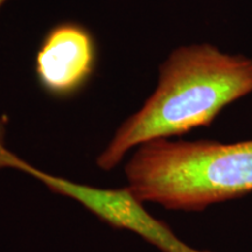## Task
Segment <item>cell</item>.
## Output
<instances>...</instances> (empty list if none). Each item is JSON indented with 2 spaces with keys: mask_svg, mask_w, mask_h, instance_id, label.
Here are the masks:
<instances>
[{
  "mask_svg": "<svg viewBox=\"0 0 252 252\" xmlns=\"http://www.w3.org/2000/svg\"><path fill=\"white\" fill-rule=\"evenodd\" d=\"M4 169H14V171L26 173L30 175L34 169V166L25 161L6 146L5 127L0 121V171H4Z\"/></svg>",
  "mask_w": 252,
  "mask_h": 252,
  "instance_id": "5",
  "label": "cell"
},
{
  "mask_svg": "<svg viewBox=\"0 0 252 252\" xmlns=\"http://www.w3.org/2000/svg\"><path fill=\"white\" fill-rule=\"evenodd\" d=\"M7 1H8V0H0V9H1L2 6H4Z\"/></svg>",
  "mask_w": 252,
  "mask_h": 252,
  "instance_id": "7",
  "label": "cell"
},
{
  "mask_svg": "<svg viewBox=\"0 0 252 252\" xmlns=\"http://www.w3.org/2000/svg\"><path fill=\"white\" fill-rule=\"evenodd\" d=\"M184 252H212V251H207V250H198V249H195V248H191L189 247L187 244V247H186L185 251Z\"/></svg>",
  "mask_w": 252,
  "mask_h": 252,
  "instance_id": "6",
  "label": "cell"
},
{
  "mask_svg": "<svg viewBox=\"0 0 252 252\" xmlns=\"http://www.w3.org/2000/svg\"><path fill=\"white\" fill-rule=\"evenodd\" d=\"M125 175L140 202L203 212L252 193V139L152 140L135 149Z\"/></svg>",
  "mask_w": 252,
  "mask_h": 252,
  "instance_id": "2",
  "label": "cell"
},
{
  "mask_svg": "<svg viewBox=\"0 0 252 252\" xmlns=\"http://www.w3.org/2000/svg\"><path fill=\"white\" fill-rule=\"evenodd\" d=\"M31 176L53 193L80 203L105 224L133 232L161 252H184L187 247L165 222L145 209L144 203L127 186L119 189L94 187L49 174L36 167Z\"/></svg>",
  "mask_w": 252,
  "mask_h": 252,
  "instance_id": "3",
  "label": "cell"
},
{
  "mask_svg": "<svg viewBox=\"0 0 252 252\" xmlns=\"http://www.w3.org/2000/svg\"><path fill=\"white\" fill-rule=\"evenodd\" d=\"M251 94L252 56L208 42L178 47L160 65L152 94L117 128L97 166L112 171L140 145L209 126L226 106Z\"/></svg>",
  "mask_w": 252,
  "mask_h": 252,
  "instance_id": "1",
  "label": "cell"
},
{
  "mask_svg": "<svg viewBox=\"0 0 252 252\" xmlns=\"http://www.w3.org/2000/svg\"><path fill=\"white\" fill-rule=\"evenodd\" d=\"M96 65V45L86 27L60 24L43 39L35 60L41 87L55 97H69L88 83Z\"/></svg>",
  "mask_w": 252,
  "mask_h": 252,
  "instance_id": "4",
  "label": "cell"
}]
</instances>
